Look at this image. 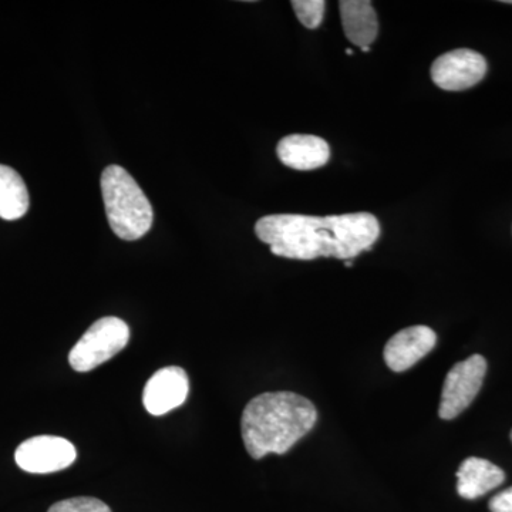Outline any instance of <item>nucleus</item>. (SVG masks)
I'll use <instances>...</instances> for the list:
<instances>
[{
    "label": "nucleus",
    "instance_id": "f257e3e1",
    "mask_svg": "<svg viewBox=\"0 0 512 512\" xmlns=\"http://www.w3.org/2000/svg\"><path fill=\"white\" fill-rule=\"evenodd\" d=\"M255 234L271 247L272 254L282 258L352 261L360 252L373 248L380 237V224L369 212L333 217L278 214L256 222Z\"/></svg>",
    "mask_w": 512,
    "mask_h": 512
},
{
    "label": "nucleus",
    "instance_id": "f03ea898",
    "mask_svg": "<svg viewBox=\"0 0 512 512\" xmlns=\"http://www.w3.org/2000/svg\"><path fill=\"white\" fill-rule=\"evenodd\" d=\"M318 410L306 397L291 392L262 393L242 413L241 431L249 456L288 453L315 427Z\"/></svg>",
    "mask_w": 512,
    "mask_h": 512
},
{
    "label": "nucleus",
    "instance_id": "7ed1b4c3",
    "mask_svg": "<svg viewBox=\"0 0 512 512\" xmlns=\"http://www.w3.org/2000/svg\"><path fill=\"white\" fill-rule=\"evenodd\" d=\"M100 185L114 234L124 241L143 238L153 225L154 212L136 180L120 165H109L101 174Z\"/></svg>",
    "mask_w": 512,
    "mask_h": 512
},
{
    "label": "nucleus",
    "instance_id": "20e7f679",
    "mask_svg": "<svg viewBox=\"0 0 512 512\" xmlns=\"http://www.w3.org/2000/svg\"><path fill=\"white\" fill-rule=\"evenodd\" d=\"M128 340L130 329L124 320L114 316L101 318L74 345L69 355L70 366L76 372H90L126 348Z\"/></svg>",
    "mask_w": 512,
    "mask_h": 512
},
{
    "label": "nucleus",
    "instance_id": "39448f33",
    "mask_svg": "<svg viewBox=\"0 0 512 512\" xmlns=\"http://www.w3.org/2000/svg\"><path fill=\"white\" fill-rule=\"evenodd\" d=\"M485 373L487 360L481 355L470 356L451 367L441 392L440 419H456L474 402L483 387Z\"/></svg>",
    "mask_w": 512,
    "mask_h": 512
},
{
    "label": "nucleus",
    "instance_id": "423d86ee",
    "mask_svg": "<svg viewBox=\"0 0 512 512\" xmlns=\"http://www.w3.org/2000/svg\"><path fill=\"white\" fill-rule=\"evenodd\" d=\"M487 60L470 49H457L444 53L431 66V80L446 92L471 89L487 74Z\"/></svg>",
    "mask_w": 512,
    "mask_h": 512
},
{
    "label": "nucleus",
    "instance_id": "0eeeda50",
    "mask_svg": "<svg viewBox=\"0 0 512 512\" xmlns=\"http://www.w3.org/2000/svg\"><path fill=\"white\" fill-rule=\"evenodd\" d=\"M76 447L56 436H37L23 441L15 453L16 464L26 473L50 474L72 466Z\"/></svg>",
    "mask_w": 512,
    "mask_h": 512
},
{
    "label": "nucleus",
    "instance_id": "6e6552de",
    "mask_svg": "<svg viewBox=\"0 0 512 512\" xmlns=\"http://www.w3.org/2000/svg\"><path fill=\"white\" fill-rule=\"evenodd\" d=\"M190 379L184 369L168 366L157 370L144 387L143 403L151 416H164L187 400Z\"/></svg>",
    "mask_w": 512,
    "mask_h": 512
},
{
    "label": "nucleus",
    "instance_id": "1a4fd4ad",
    "mask_svg": "<svg viewBox=\"0 0 512 512\" xmlns=\"http://www.w3.org/2000/svg\"><path fill=\"white\" fill-rule=\"evenodd\" d=\"M437 335L429 326L417 325L400 330L384 348V362L393 372L402 373L429 355Z\"/></svg>",
    "mask_w": 512,
    "mask_h": 512
},
{
    "label": "nucleus",
    "instance_id": "9d476101",
    "mask_svg": "<svg viewBox=\"0 0 512 512\" xmlns=\"http://www.w3.org/2000/svg\"><path fill=\"white\" fill-rule=\"evenodd\" d=\"M276 154L286 167L298 171H311L328 164L330 147L318 136L292 134L279 141Z\"/></svg>",
    "mask_w": 512,
    "mask_h": 512
},
{
    "label": "nucleus",
    "instance_id": "9b49d317",
    "mask_svg": "<svg viewBox=\"0 0 512 512\" xmlns=\"http://www.w3.org/2000/svg\"><path fill=\"white\" fill-rule=\"evenodd\" d=\"M457 491L466 500H476L504 483L505 473L484 458L470 457L457 471Z\"/></svg>",
    "mask_w": 512,
    "mask_h": 512
},
{
    "label": "nucleus",
    "instance_id": "f8f14e48",
    "mask_svg": "<svg viewBox=\"0 0 512 512\" xmlns=\"http://www.w3.org/2000/svg\"><path fill=\"white\" fill-rule=\"evenodd\" d=\"M343 30L350 42L359 47H370L379 35V23L369 0H343L339 2Z\"/></svg>",
    "mask_w": 512,
    "mask_h": 512
},
{
    "label": "nucleus",
    "instance_id": "ddd939ff",
    "mask_svg": "<svg viewBox=\"0 0 512 512\" xmlns=\"http://www.w3.org/2000/svg\"><path fill=\"white\" fill-rule=\"evenodd\" d=\"M30 198L25 181L8 165L0 164V218L20 220L29 210Z\"/></svg>",
    "mask_w": 512,
    "mask_h": 512
},
{
    "label": "nucleus",
    "instance_id": "4468645a",
    "mask_svg": "<svg viewBox=\"0 0 512 512\" xmlns=\"http://www.w3.org/2000/svg\"><path fill=\"white\" fill-rule=\"evenodd\" d=\"M292 8L295 10L299 22L305 28L313 30L322 25L326 2L323 0H293Z\"/></svg>",
    "mask_w": 512,
    "mask_h": 512
},
{
    "label": "nucleus",
    "instance_id": "2eb2a0df",
    "mask_svg": "<svg viewBox=\"0 0 512 512\" xmlns=\"http://www.w3.org/2000/svg\"><path fill=\"white\" fill-rule=\"evenodd\" d=\"M49 512H111L109 505L93 497H76L59 501Z\"/></svg>",
    "mask_w": 512,
    "mask_h": 512
},
{
    "label": "nucleus",
    "instance_id": "dca6fc26",
    "mask_svg": "<svg viewBox=\"0 0 512 512\" xmlns=\"http://www.w3.org/2000/svg\"><path fill=\"white\" fill-rule=\"evenodd\" d=\"M488 507L491 512H512V487L494 495Z\"/></svg>",
    "mask_w": 512,
    "mask_h": 512
},
{
    "label": "nucleus",
    "instance_id": "f3484780",
    "mask_svg": "<svg viewBox=\"0 0 512 512\" xmlns=\"http://www.w3.org/2000/svg\"><path fill=\"white\" fill-rule=\"evenodd\" d=\"M345 265H346V266H352V265H353V262H352V261H345Z\"/></svg>",
    "mask_w": 512,
    "mask_h": 512
},
{
    "label": "nucleus",
    "instance_id": "a211bd4d",
    "mask_svg": "<svg viewBox=\"0 0 512 512\" xmlns=\"http://www.w3.org/2000/svg\"><path fill=\"white\" fill-rule=\"evenodd\" d=\"M346 53H348V55H353V52H352V49H346Z\"/></svg>",
    "mask_w": 512,
    "mask_h": 512
},
{
    "label": "nucleus",
    "instance_id": "6ab92c4d",
    "mask_svg": "<svg viewBox=\"0 0 512 512\" xmlns=\"http://www.w3.org/2000/svg\"><path fill=\"white\" fill-rule=\"evenodd\" d=\"M369 50H370V47H363V52L367 53V52H369Z\"/></svg>",
    "mask_w": 512,
    "mask_h": 512
},
{
    "label": "nucleus",
    "instance_id": "aec40b11",
    "mask_svg": "<svg viewBox=\"0 0 512 512\" xmlns=\"http://www.w3.org/2000/svg\"><path fill=\"white\" fill-rule=\"evenodd\" d=\"M503 3H510V5H512V0H504Z\"/></svg>",
    "mask_w": 512,
    "mask_h": 512
},
{
    "label": "nucleus",
    "instance_id": "412c9836",
    "mask_svg": "<svg viewBox=\"0 0 512 512\" xmlns=\"http://www.w3.org/2000/svg\"><path fill=\"white\" fill-rule=\"evenodd\" d=\"M511 440H512V431H511Z\"/></svg>",
    "mask_w": 512,
    "mask_h": 512
}]
</instances>
